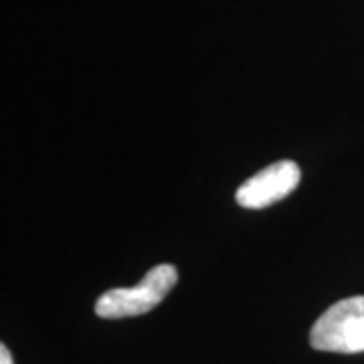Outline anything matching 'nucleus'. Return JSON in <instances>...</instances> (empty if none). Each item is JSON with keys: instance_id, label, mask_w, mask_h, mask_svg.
<instances>
[{"instance_id": "1", "label": "nucleus", "mask_w": 364, "mask_h": 364, "mask_svg": "<svg viewBox=\"0 0 364 364\" xmlns=\"http://www.w3.org/2000/svg\"><path fill=\"white\" fill-rule=\"evenodd\" d=\"M176 282H178V272L174 265L170 263L156 265L144 275L138 286L116 287L100 296V299L95 301V314L107 320L142 316L154 310L172 291Z\"/></svg>"}, {"instance_id": "4", "label": "nucleus", "mask_w": 364, "mask_h": 364, "mask_svg": "<svg viewBox=\"0 0 364 364\" xmlns=\"http://www.w3.org/2000/svg\"><path fill=\"white\" fill-rule=\"evenodd\" d=\"M0 364H13V356H11V352L4 344L0 346Z\"/></svg>"}, {"instance_id": "2", "label": "nucleus", "mask_w": 364, "mask_h": 364, "mask_svg": "<svg viewBox=\"0 0 364 364\" xmlns=\"http://www.w3.org/2000/svg\"><path fill=\"white\" fill-rule=\"evenodd\" d=\"M310 344L322 352H364V296L340 299L330 306L312 326Z\"/></svg>"}, {"instance_id": "3", "label": "nucleus", "mask_w": 364, "mask_h": 364, "mask_svg": "<svg viewBox=\"0 0 364 364\" xmlns=\"http://www.w3.org/2000/svg\"><path fill=\"white\" fill-rule=\"evenodd\" d=\"M301 170L294 160H279L259 170L255 176L245 181L237 191V203L243 208H265L286 198L298 188Z\"/></svg>"}]
</instances>
